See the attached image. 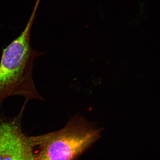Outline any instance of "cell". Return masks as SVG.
<instances>
[{"instance_id":"6da1fadb","label":"cell","mask_w":160,"mask_h":160,"mask_svg":"<svg viewBox=\"0 0 160 160\" xmlns=\"http://www.w3.org/2000/svg\"><path fill=\"white\" fill-rule=\"evenodd\" d=\"M35 18L30 16L21 34L2 50L0 60V108L4 100L20 96L25 100L44 101L32 77L33 62L43 54L32 48L30 33Z\"/></svg>"},{"instance_id":"3957f363","label":"cell","mask_w":160,"mask_h":160,"mask_svg":"<svg viewBox=\"0 0 160 160\" xmlns=\"http://www.w3.org/2000/svg\"><path fill=\"white\" fill-rule=\"evenodd\" d=\"M27 104L12 119H0V160H35L30 137L22 131L21 120Z\"/></svg>"},{"instance_id":"7a4b0ae2","label":"cell","mask_w":160,"mask_h":160,"mask_svg":"<svg viewBox=\"0 0 160 160\" xmlns=\"http://www.w3.org/2000/svg\"><path fill=\"white\" fill-rule=\"evenodd\" d=\"M98 129L82 116L72 118L63 129L30 137L35 160H76L101 137Z\"/></svg>"}]
</instances>
